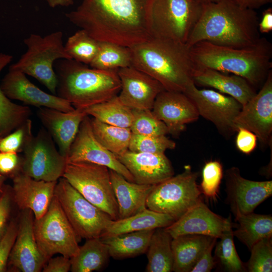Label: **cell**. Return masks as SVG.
<instances>
[{"label":"cell","instance_id":"50","mask_svg":"<svg viewBox=\"0 0 272 272\" xmlns=\"http://www.w3.org/2000/svg\"><path fill=\"white\" fill-rule=\"evenodd\" d=\"M258 30L261 33H268L272 30V8H268L262 13V19L258 23Z\"/></svg>","mask_w":272,"mask_h":272},{"label":"cell","instance_id":"35","mask_svg":"<svg viewBox=\"0 0 272 272\" xmlns=\"http://www.w3.org/2000/svg\"><path fill=\"white\" fill-rule=\"evenodd\" d=\"M91 124L97 140L117 157L128 150L132 134L130 128L111 125L94 118L91 119Z\"/></svg>","mask_w":272,"mask_h":272},{"label":"cell","instance_id":"9","mask_svg":"<svg viewBox=\"0 0 272 272\" xmlns=\"http://www.w3.org/2000/svg\"><path fill=\"white\" fill-rule=\"evenodd\" d=\"M201 10L198 0H155L151 15L152 37L186 44Z\"/></svg>","mask_w":272,"mask_h":272},{"label":"cell","instance_id":"16","mask_svg":"<svg viewBox=\"0 0 272 272\" xmlns=\"http://www.w3.org/2000/svg\"><path fill=\"white\" fill-rule=\"evenodd\" d=\"M234 124L236 132L238 128H244L255 134L261 143L269 141L272 132L271 70L259 92L242 106Z\"/></svg>","mask_w":272,"mask_h":272},{"label":"cell","instance_id":"45","mask_svg":"<svg viewBox=\"0 0 272 272\" xmlns=\"http://www.w3.org/2000/svg\"><path fill=\"white\" fill-rule=\"evenodd\" d=\"M13 201L11 188L5 186L0 192V240L4 235L9 224Z\"/></svg>","mask_w":272,"mask_h":272},{"label":"cell","instance_id":"5","mask_svg":"<svg viewBox=\"0 0 272 272\" xmlns=\"http://www.w3.org/2000/svg\"><path fill=\"white\" fill-rule=\"evenodd\" d=\"M56 62V95L75 108L86 109L105 102L120 92L118 70L96 69L73 59Z\"/></svg>","mask_w":272,"mask_h":272},{"label":"cell","instance_id":"2","mask_svg":"<svg viewBox=\"0 0 272 272\" xmlns=\"http://www.w3.org/2000/svg\"><path fill=\"white\" fill-rule=\"evenodd\" d=\"M201 3V14L186 42L189 47L207 41L244 48L255 44L260 38L254 10L242 8L230 0Z\"/></svg>","mask_w":272,"mask_h":272},{"label":"cell","instance_id":"14","mask_svg":"<svg viewBox=\"0 0 272 272\" xmlns=\"http://www.w3.org/2000/svg\"><path fill=\"white\" fill-rule=\"evenodd\" d=\"M66 161L67 162H85L105 166L122 175L127 180L134 182L129 171L118 157L96 138L92 128L91 118L88 115L81 123Z\"/></svg>","mask_w":272,"mask_h":272},{"label":"cell","instance_id":"4","mask_svg":"<svg viewBox=\"0 0 272 272\" xmlns=\"http://www.w3.org/2000/svg\"><path fill=\"white\" fill-rule=\"evenodd\" d=\"M195 67L231 73L247 80L254 88L265 81L272 67V45L260 37L254 45L234 48L199 41L189 47Z\"/></svg>","mask_w":272,"mask_h":272},{"label":"cell","instance_id":"22","mask_svg":"<svg viewBox=\"0 0 272 272\" xmlns=\"http://www.w3.org/2000/svg\"><path fill=\"white\" fill-rule=\"evenodd\" d=\"M12 178L13 200L19 209L21 210H30L35 219L42 217L54 196L57 181L49 182L36 180L21 171Z\"/></svg>","mask_w":272,"mask_h":272},{"label":"cell","instance_id":"33","mask_svg":"<svg viewBox=\"0 0 272 272\" xmlns=\"http://www.w3.org/2000/svg\"><path fill=\"white\" fill-rule=\"evenodd\" d=\"M12 59L11 55L0 53V74ZM31 113L28 106L13 102L4 94L0 87V134L3 137L29 119Z\"/></svg>","mask_w":272,"mask_h":272},{"label":"cell","instance_id":"13","mask_svg":"<svg viewBox=\"0 0 272 272\" xmlns=\"http://www.w3.org/2000/svg\"><path fill=\"white\" fill-rule=\"evenodd\" d=\"M183 93L194 104L199 116L211 121L223 135L236 132L234 122L242 105L234 98L211 89H199L194 83Z\"/></svg>","mask_w":272,"mask_h":272},{"label":"cell","instance_id":"18","mask_svg":"<svg viewBox=\"0 0 272 272\" xmlns=\"http://www.w3.org/2000/svg\"><path fill=\"white\" fill-rule=\"evenodd\" d=\"M4 94L10 100L20 101L38 108L46 107L64 112L75 108L67 100L47 93L30 82L23 72L10 66L0 84Z\"/></svg>","mask_w":272,"mask_h":272},{"label":"cell","instance_id":"43","mask_svg":"<svg viewBox=\"0 0 272 272\" xmlns=\"http://www.w3.org/2000/svg\"><path fill=\"white\" fill-rule=\"evenodd\" d=\"M202 181L200 186L201 193L207 197L216 198L223 177V167L218 161L206 163L202 172Z\"/></svg>","mask_w":272,"mask_h":272},{"label":"cell","instance_id":"41","mask_svg":"<svg viewBox=\"0 0 272 272\" xmlns=\"http://www.w3.org/2000/svg\"><path fill=\"white\" fill-rule=\"evenodd\" d=\"M251 255L245 264L249 272L272 271L271 237L263 238L255 243L250 249Z\"/></svg>","mask_w":272,"mask_h":272},{"label":"cell","instance_id":"29","mask_svg":"<svg viewBox=\"0 0 272 272\" xmlns=\"http://www.w3.org/2000/svg\"><path fill=\"white\" fill-rule=\"evenodd\" d=\"M155 230L135 231L100 238L107 246L110 257L122 259L146 253Z\"/></svg>","mask_w":272,"mask_h":272},{"label":"cell","instance_id":"54","mask_svg":"<svg viewBox=\"0 0 272 272\" xmlns=\"http://www.w3.org/2000/svg\"><path fill=\"white\" fill-rule=\"evenodd\" d=\"M200 3L217 2L219 0H198Z\"/></svg>","mask_w":272,"mask_h":272},{"label":"cell","instance_id":"19","mask_svg":"<svg viewBox=\"0 0 272 272\" xmlns=\"http://www.w3.org/2000/svg\"><path fill=\"white\" fill-rule=\"evenodd\" d=\"M231 215L225 218L212 212L201 200L170 225L164 228L173 238L186 234L202 235L219 239L233 228Z\"/></svg>","mask_w":272,"mask_h":272},{"label":"cell","instance_id":"10","mask_svg":"<svg viewBox=\"0 0 272 272\" xmlns=\"http://www.w3.org/2000/svg\"><path fill=\"white\" fill-rule=\"evenodd\" d=\"M33 229L39 250L47 261L56 254L69 258L77 254L79 238L55 196L45 214L34 218Z\"/></svg>","mask_w":272,"mask_h":272},{"label":"cell","instance_id":"17","mask_svg":"<svg viewBox=\"0 0 272 272\" xmlns=\"http://www.w3.org/2000/svg\"><path fill=\"white\" fill-rule=\"evenodd\" d=\"M34 216L30 210H21L18 231L8 264L14 271L40 272L47 262L38 248L34 233Z\"/></svg>","mask_w":272,"mask_h":272},{"label":"cell","instance_id":"24","mask_svg":"<svg viewBox=\"0 0 272 272\" xmlns=\"http://www.w3.org/2000/svg\"><path fill=\"white\" fill-rule=\"evenodd\" d=\"M37 116L54 142L59 152L67 157L81 123L87 115L85 109L75 108L64 112L46 108H39Z\"/></svg>","mask_w":272,"mask_h":272},{"label":"cell","instance_id":"23","mask_svg":"<svg viewBox=\"0 0 272 272\" xmlns=\"http://www.w3.org/2000/svg\"><path fill=\"white\" fill-rule=\"evenodd\" d=\"M139 184L156 185L174 175L172 164L165 153L134 152L128 150L117 157Z\"/></svg>","mask_w":272,"mask_h":272},{"label":"cell","instance_id":"20","mask_svg":"<svg viewBox=\"0 0 272 272\" xmlns=\"http://www.w3.org/2000/svg\"><path fill=\"white\" fill-rule=\"evenodd\" d=\"M121 82L118 97L131 109L152 110L158 95L165 90L163 86L149 75L132 66L117 71Z\"/></svg>","mask_w":272,"mask_h":272},{"label":"cell","instance_id":"55","mask_svg":"<svg viewBox=\"0 0 272 272\" xmlns=\"http://www.w3.org/2000/svg\"><path fill=\"white\" fill-rule=\"evenodd\" d=\"M2 138H3V137L0 134V141H1Z\"/></svg>","mask_w":272,"mask_h":272},{"label":"cell","instance_id":"26","mask_svg":"<svg viewBox=\"0 0 272 272\" xmlns=\"http://www.w3.org/2000/svg\"><path fill=\"white\" fill-rule=\"evenodd\" d=\"M109 172L118 205V219L127 218L147 208V197L155 185L129 181L111 169Z\"/></svg>","mask_w":272,"mask_h":272},{"label":"cell","instance_id":"3","mask_svg":"<svg viewBox=\"0 0 272 272\" xmlns=\"http://www.w3.org/2000/svg\"><path fill=\"white\" fill-rule=\"evenodd\" d=\"M129 48L131 66L158 81L165 90L183 93L194 83L195 67L186 44L152 37Z\"/></svg>","mask_w":272,"mask_h":272},{"label":"cell","instance_id":"51","mask_svg":"<svg viewBox=\"0 0 272 272\" xmlns=\"http://www.w3.org/2000/svg\"><path fill=\"white\" fill-rule=\"evenodd\" d=\"M238 6L251 10L258 9L263 6L270 3L272 0H230Z\"/></svg>","mask_w":272,"mask_h":272},{"label":"cell","instance_id":"31","mask_svg":"<svg viewBox=\"0 0 272 272\" xmlns=\"http://www.w3.org/2000/svg\"><path fill=\"white\" fill-rule=\"evenodd\" d=\"M172 239L164 228H157L154 230L146 252L148 259L146 271H172Z\"/></svg>","mask_w":272,"mask_h":272},{"label":"cell","instance_id":"48","mask_svg":"<svg viewBox=\"0 0 272 272\" xmlns=\"http://www.w3.org/2000/svg\"><path fill=\"white\" fill-rule=\"evenodd\" d=\"M217 238H215L203 251L190 272H210L216 266L212 250Z\"/></svg>","mask_w":272,"mask_h":272},{"label":"cell","instance_id":"11","mask_svg":"<svg viewBox=\"0 0 272 272\" xmlns=\"http://www.w3.org/2000/svg\"><path fill=\"white\" fill-rule=\"evenodd\" d=\"M54 196L80 239L100 238L113 220L107 213L86 199L63 177L56 183Z\"/></svg>","mask_w":272,"mask_h":272},{"label":"cell","instance_id":"40","mask_svg":"<svg viewBox=\"0 0 272 272\" xmlns=\"http://www.w3.org/2000/svg\"><path fill=\"white\" fill-rule=\"evenodd\" d=\"M176 143L166 135H147L131 134L128 150L134 152L160 154L174 149Z\"/></svg>","mask_w":272,"mask_h":272},{"label":"cell","instance_id":"53","mask_svg":"<svg viewBox=\"0 0 272 272\" xmlns=\"http://www.w3.org/2000/svg\"><path fill=\"white\" fill-rule=\"evenodd\" d=\"M6 179V176L0 173V192L4 190L5 185L4 183Z\"/></svg>","mask_w":272,"mask_h":272},{"label":"cell","instance_id":"52","mask_svg":"<svg viewBox=\"0 0 272 272\" xmlns=\"http://www.w3.org/2000/svg\"><path fill=\"white\" fill-rule=\"evenodd\" d=\"M52 8L57 7H69L74 4V0H45Z\"/></svg>","mask_w":272,"mask_h":272},{"label":"cell","instance_id":"15","mask_svg":"<svg viewBox=\"0 0 272 272\" xmlns=\"http://www.w3.org/2000/svg\"><path fill=\"white\" fill-rule=\"evenodd\" d=\"M226 201L235 215L248 214L272 195V181H257L243 178L233 167L225 172Z\"/></svg>","mask_w":272,"mask_h":272},{"label":"cell","instance_id":"30","mask_svg":"<svg viewBox=\"0 0 272 272\" xmlns=\"http://www.w3.org/2000/svg\"><path fill=\"white\" fill-rule=\"evenodd\" d=\"M236 230L233 235L250 250L260 240L272 237V217L270 215L257 214L253 212L248 214L235 215Z\"/></svg>","mask_w":272,"mask_h":272},{"label":"cell","instance_id":"25","mask_svg":"<svg viewBox=\"0 0 272 272\" xmlns=\"http://www.w3.org/2000/svg\"><path fill=\"white\" fill-rule=\"evenodd\" d=\"M193 81L195 85L214 88L229 95L242 106L256 94L255 88L245 79L211 69L195 67Z\"/></svg>","mask_w":272,"mask_h":272},{"label":"cell","instance_id":"39","mask_svg":"<svg viewBox=\"0 0 272 272\" xmlns=\"http://www.w3.org/2000/svg\"><path fill=\"white\" fill-rule=\"evenodd\" d=\"M131 109L133 118L130 129L132 133L147 135L168 133L165 123L155 116L152 110Z\"/></svg>","mask_w":272,"mask_h":272},{"label":"cell","instance_id":"27","mask_svg":"<svg viewBox=\"0 0 272 272\" xmlns=\"http://www.w3.org/2000/svg\"><path fill=\"white\" fill-rule=\"evenodd\" d=\"M216 238L186 234L173 238L171 242L173 263L172 271L190 272L198 259Z\"/></svg>","mask_w":272,"mask_h":272},{"label":"cell","instance_id":"44","mask_svg":"<svg viewBox=\"0 0 272 272\" xmlns=\"http://www.w3.org/2000/svg\"><path fill=\"white\" fill-rule=\"evenodd\" d=\"M18 231V222L10 221L7 230L0 240V272L8 270L10 255L15 243Z\"/></svg>","mask_w":272,"mask_h":272},{"label":"cell","instance_id":"37","mask_svg":"<svg viewBox=\"0 0 272 272\" xmlns=\"http://www.w3.org/2000/svg\"><path fill=\"white\" fill-rule=\"evenodd\" d=\"M233 228L224 231L216 244L214 256L216 266L221 271L227 272L247 271L235 246Z\"/></svg>","mask_w":272,"mask_h":272},{"label":"cell","instance_id":"7","mask_svg":"<svg viewBox=\"0 0 272 272\" xmlns=\"http://www.w3.org/2000/svg\"><path fill=\"white\" fill-rule=\"evenodd\" d=\"M199 173L190 166L184 171L154 186L146 200L147 208L172 216L175 221L201 201V191L196 183Z\"/></svg>","mask_w":272,"mask_h":272},{"label":"cell","instance_id":"32","mask_svg":"<svg viewBox=\"0 0 272 272\" xmlns=\"http://www.w3.org/2000/svg\"><path fill=\"white\" fill-rule=\"evenodd\" d=\"M110 257L108 248L100 238L87 239L77 254L71 258L72 272H91L102 269Z\"/></svg>","mask_w":272,"mask_h":272},{"label":"cell","instance_id":"47","mask_svg":"<svg viewBox=\"0 0 272 272\" xmlns=\"http://www.w3.org/2000/svg\"><path fill=\"white\" fill-rule=\"evenodd\" d=\"M236 145L238 150L243 153L248 154L251 153L256 146L257 137L255 134L250 130L244 128H238Z\"/></svg>","mask_w":272,"mask_h":272},{"label":"cell","instance_id":"42","mask_svg":"<svg viewBox=\"0 0 272 272\" xmlns=\"http://www.w3.org/2000/svg\"><path fill=\"white\" fill-rule=\"evenodd\" d=\"M32 121L29 118L17 127L13 132L3 137L0 141V152L20 153L33 136Z\"/></svg>","mask_w":272,"mask_h":272},{"label":"cell","instance_id":"34","mask_svg":"<svg viewBox=\"0 0 272 272\" xmlns=\"http://www.w3.org/2000/svg\"><path fill=\"white\" fill-rule=\"evenodd\" d=\"M85 110L101 122L123 128H130L133 118L132 109L122 104L117 95Z\"/></svg>","mask_w":272,"mask_h":272},{"label":"cell","instance_id":"28","mask_svg":"<svg viewBox=\"0 0 272 272\" xmlns=\"http://www.w3.org/2000/svg\"><path fill=\"white\" fill-rule=\"evenodd\" d=\"M174 221L175 220L169 215L146 208L127 218L112 220L100 237L165 228Z\"/></svg>","mask_w":272,"mask_h":272},{"label":"cell","instance_id":"49","mask_svg":"<svg viewBox=\"0 0 272 272\" xmlns=\"http://www.w3.org/2000/svg\"><path fill=\"white\" fill-rule=\"evenodd\" d=\"M71 258L63 255L50 258L44 265L43 272H68L71 270Z\"/></svg>","mask_w":272,"mask_h":272},{"label":"cell","instance_id":"21","mask_svg":"<svg viewBox=\"0 0 272 272\" xmlns=\"http://www.w3.org/2000/svg\"><path fill=\"white\" fill-rule=\"evenodd\" d=\"M152 111L167 126L168 133L178 136L185 125L197 120L194 104L184 93L164 90L157 96Z\"/></svg>","mask_w":272,"mask_h":272},{"label":"cell","instance_id":"1","mask_svg":"<svg viewBox=\"0 0 272 272\" xmlns=\"http://www.w3.org/2000/svg\"><path fill=\"white\" fill-rule=\"evenodd\" d=\"M155 0H83L68 20L99 41L130 47L152 38Z\"/></svg>","mask_w":272,"mask_h":272},{"label":"cell","instance_id":"46","mask_svg":"<svg viewBox=\"0 0 272 272\" xmlns=\"http://www.w3.org/2000/svg\"><path fill=\"white\" fill-rule=\"evenodd\" d=\"M21 161L17 153L0 152V173L12 177L21 171Z\"/></svg>","mask_w":272,"mask_h":272},{"label":"cell","instance_id":"6","mask_svg":"<svg viewBox=\"0 0 272 272\" xmlns=\"http://www.w3.org/2000/svg\"><path fill=\"white\" fill-rule=\"evenodd\" d=\"M63 33L57 31L45 36L31 34L24 40L27 50L11 66L30 76L56 95L57 79L53 66L59 59H71L63 44Z\"/></svg>","mask_w":272,"mask_h":272},{"label":"cell","instance_id":"8","mask_svg":"<svg viewBox=\"0 0 272 272\" xmlns=\"http://www.w3.org/2000/svg\"><path fill=\"white\" fill-rule=\"evenodd\" d=\"M62 177L113 220L118 219V205L108 168L89 162H67Z\"/></svg>","mask_w":272,"mask_h":272},{"label":"cell","instance_id":"36","mask_svg":"<svg viewBox=\"0 0 272 272\" xmlns=\"http://www.w3.org/2000/svg\"><path fill=\"white\" fill-rule=\"evenodd\" d=\"M89 65L102 70H118L131 66L129 48L114 43L99 41L97 54Z\"/></svg>","mask_w":272,"mask_h":272},{"label":"cell","instance_id":"12","mask_svg":"<svg viewBox=\"0 0 272 272\" xmlns=\"http://www.w3.org/2000/svg\"><path fill=\"white\" fill-rule=\"evenodd\" d=\"M21 171L38 180L57 181L62 177L66 158L56 148L48 131L41 128L25 148Z\"/></svg>","mask_w":272,"mask_h":272},{"label":"cell","instance_id":"38","mask_svg":"<svg viewBox=\"0 0 272 272\" xmlns=\"http://www.w3.org/2000/svg\"><path fill=\"white\" fill-rule=\"evenodd\" d=\"M99 43L86 31L80 29L68 38L64 48L71 59L89 65L97 54Z\"/></svg>","mask_w":272,"mask_h":272}]
</instances>
